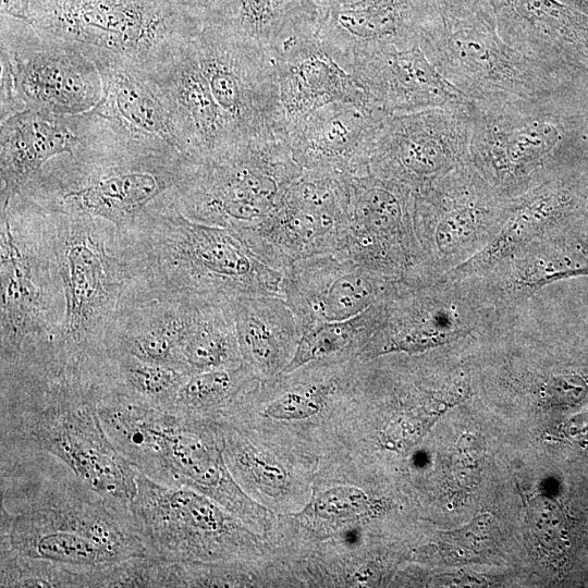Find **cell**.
Masks as SVG:
<instances>
[{"mask_svg": "<svg viewBox=\"0 0 588 588\" xmlns=\"http://www.w3.org/2000/svg\"><path fill=\"white\" fill-rule=\"evenodd\" d=\"M33 479L14 498L1 493V555L50 565L69 587H97L106 571L150 558L130 506L105 498L70 469Z\"/></svg>", "mask_w": 588, "mask_h": 588, "instance_id": "1", "label": "cell"}, {"mask_svg": "<svg viewBox=\"0 0 588 588\" xmlns=\"http://www.w3.org/2000/svg\"><path fill=\"white\" fill-rule=\"evenodd\" d=\"M134 273V298L229 303L282 297L283 272L232 230L183 216L170 194L121 232Z\"/></svg>", "mask_w": 588, "mask_h": 588, "instance_id": "2", "label": "cell"}, {"mask_svg": "<svg viewBox=\"0 0 588 588\" xmlns=\"http://www.w3.org/2000/svg\"><path fill=\"white\" fill-rule=\"evenodd\" d=\"M103 375L1 377V454H46L105 498L130 506L136 470L117 451L97 401Z\"/></svg>", "mask_w": 588, "mask_h": 588, "instance_id": "3", "label": "cell"}, {"mask_svg": "<svg viewBox=\"0 0 588 588\" xmlns=\"http://www.w3.org/2000/svg\"><path fill=\"white\" fill-rule=\"evenodd\" d=\"M90 114L82 145L50 160L17 195L48 210L102 219L126 232L180 184L191 158Z\"/></svg>", "mask_w": 588, "mask_h": 588, "instance_id": "4", "label": "cell"}, {"mask_svg": "<svg viewBox=\"0 0 588 588\" xmlns=\"http://www.w3.org/2000/svg\"><path fill=\"white\" fill-rule=\"evenodd\" d=\"M1 376L53 375L65 302L46 211L0 200Z\"/></svg>", "mask_w": 588, "mask_h": 588, "instance_id": "5", "label": "cell"}, {"mask_svg": "<svg viewBox=\"0 0 588 588\" xmlns=\"http://www.w3.org/2000/svg\"><path fill=\"white\" fill-rule=\"evenodd\" d=\"M42 209L65 302L58 372L79 369L108 355L106 339L118 310L132 297L134 273L122 234L113 224Z\"/></svg>", "mask_w": 588, "mask_h": 588, "instance_id": "6", "label": "cell"}, {"mask_svg": "<svg viewBox=\"0 0 588 588\" xmlns=\"http://www.w3.org/2000/svg\"><path fill=\"white\" fill-rule=\"evenodd\" d=\"M561 90L535 98L471 101L469 161L503 197L564 174L586 120Z\"/></svg>", "mask_w": 588, "mask_h": 588, "instance_id": "7", "label": "cell"}, {"mask_svg": "<svg viewBox=\"0 0 588 588\" xmlns=\"http://www.w3.org/2000/svg\"><path fill=\"white\" fill-rule=\"evenodd\" d=\"M302 172L287 139L244 140L191 159L170 201L191 220L246 238L270 217Z\"/></svg>", "mask_w": 588, "mask_h": 588, "instance_id": "8", "label": "cell"}, {"mask_svg": "<svg viewBox=\"0 0 588 588\" xmlns=\"http://www.w3.org/2000/svg\"><path fill=\"white\" fill-rule=\"evenodd\" d=\"M114 443L151 480L198 490L241 518H254L253 503L226 464L220 431L207 421L137 405L120 422Z\"/></svg>", "mask_w": 588, "mask_h": 588, "instance_id": "9", "label": "cell"}, {"mask_svg": "<svg viewBox=\"0 0 588 588\" xmlns=\"http://www.w3.org/2000/svg\"><path fill=\"white\" fill-rule=\"evenodd\" d=\"M510 321L469 279L397 281L382 299L380 323L358 358L487 342Z\"/></svg>", "mask_w": 588, "mask_h": 588, "instance_id": "10", "label": "cell"}, {"mask_svg": "<svg viewBox=\"0 0 588 588\" xmlns=\"http://www.w3.org/2000/svg\"><path fill=\"white\" fill-rule=\"evenodd\" d=\"M419 46L454 87L471 101L535 98L561 90L563 66L519 52L499 35L491 9L463 17L439 15Z\"/></svg>", "mask_w": 588, "mask_h": 588, "instance_id": "11", "label": "cell"}, {"mask_svg": "<svg viewBox=\"0 0 588 588\" xmlns=\"http://www.w3.org/2000/svg\"><path fill=\"white\" fill-rule=\"evenodd\" d=\"M26 23L93 58L143 69L199 30L166 0H29Z\"/></svg>", "mask_w": 588, "mask_h": 588, "instance_id": "12", "label": "cell"}, {"mask_svg": "<svg viewBox=\"0 0 588 588\" xmlns=\"http://www.w3.org/2000/svg\"><path fill=\"white\" fill-rule=\"evenodd\" d=\"M102 91L95 61L79 47L1 16V120L26 109L87 113Z\"/></svg>", "mask_w": 588, "mask_h": 588, "instance_id": "13", "label": "cell"}, {"mask_svg": "<svg viewBox=\"0 0 588 588\" xmlns=\"http://www.w3.org/2000/svg\"><path fill=\"white\" fill-rule=\"evenodd\" d=\"M192 44L209 91L236 139L289 140L270 51L235 23L204 27Z\"/></svg>", "mask_w": 588, "mask_h": 588, "instance_id": "14", "label": "cell"}, {"mask_svg": "<svg viewBox=\"0 0 588 588\" xmlns=\"http://www.w3.org/2000/svg\"><path fill=\"white\" fill-rule=\"evenodd\" d=\"M510 198L500 195L470 161L415 192L414 225L432 279L481 252L499 232Z\"/></svg>", "mask_w": 588, "mask_h": 588, "instance_id": "15", "label": "cell"}, {"mask_svg": "<svg viewBox=\"0 0 588 588\" xmlns=\"http://www.w3.org/2000/svg\"><path fill=\"white\" fill-rule=\"evenodd\" d=\"M135 479L130 511L151 559L197 563L234 558L245 550L240 525L210 497L161 485L137 470Z\"/></svg>", "mask_w": 588, "mask_h": 588, "instance_id": "16", "label": "cell"}, {"mask_svg": "<svg viewBox=\"0 0 588 588\" xmlns=\"http://www.w3.org/2000/svg\"><path fill=\"white\" fill-rule=\"evenodd\" d=\"M351 176L303 171L270 217L245 240L274 268L342 250L351 221Z\"/></svg>", "mask_w": 588, "mask_h": 588, "instance_id": "17", "label": "cell"}, {"mask_svg": "<svg viewBox=\"0 0 588 588\" xmlns=\"http://www.w3.org/2000/svg\"><path fill=\"white\" fill-rule=\"evenodd\" d=\"M350 188L351 221L344 249L389 280H433L415 232V192L372 173L351 176Z\"/></svg>", "mask_w": 588, "mask_h": 588, "instance_id": "18", "label": "cell"}, {"mask_svg": "<svg viewBox=\"0 0 588 588\" xmlns=\"http://www.w3.org/2000/svg\"><path fill=\"white\" fill-rule=\"evenodd\" d=\"M470 100L391 115L376 138L369 173L397 181L414 192L469 162Z\"/></svg>", "mask_w": 588, "mask_h": 588, "instance_id": "19", "label": "cell"}, {"mask_svg": "<svg viewBox=\"0 0 588 588\" xmlns=\"http://www.w3.org/2000/svg\"><path fill=\"white\" fill-rule=\"evenodd\" d=\"M320 17L321 11L311 9L293 19L268 47L278 72L287 136L314 111L331 102L376 106L363 84L320 40Z\"/></svg>", "mask_w": 588, "mask_h": 588, "instance_id": "20", "label": "cell"}, {"mask_svg": "<svg viewBox=\"0 0 588 588\" xmlns=\"http://www.w3.org/2000/svg\"><path fill=\"white\" fill-rule=\"evenodd\" d=\"M395 282L342 249L290 265L283 272L282 297L303 332L320 323L362 314L382 301Z\"/></svg>", "mask_w": 588, "mask_h": 588, "instance_id": "21", "label": "cell"}, {"mask_svg": "<svg viewBox=\"0 0 588 588\" xmlns=\"http://www.w3.org/2000/svg\"><path fill=\"white\" fill-rule=\"evenodd\" d=\"M588 220V219H587ZM579 218L517 248L483 273L467 278L505 318L541 290L588 277V228Z\"/></svg>", "mask_w": 588, "mask_h": 588, "instance_id": "22", "label": "cell"}, {"mask_svg": "<svg viewBox=\"0 0 588 588\" xmlns=\"http://www.w3.org/2000/svg\"><path fill=\"white\" fill-rule=\"evenodd\" d=\"M193 36L144 70L171 115L183 154L200 159L240 142L209 91Z\"/></svg>", "mask_w": 588, "mask_h": 588, "instance_id": "23", "label": "cell"}, {"mask_svg": "<svg viewBox=\"0 0 588 588\" xmlns=\"http://www.w3.org/2000/svg\"><path fill=\"white\" fill-rule=\"evenodd\" d=\"M371 101L389 115L461 106L469 99L446 81L420 46L377 47L353 52L343 63Z\"/></svg>", "mask_w": 588, "mask_h": 588, "instance_id": "24", "label": "cell"}, {"mask_svg": "<svg viewBox=\"0 0 588 588\" xmlns=\"http://www.w3.org/2000/svg\"><path fill=\"white\" fill-rule=\"evenodd\" d=\"M389 117L371 105H326L289 133L292 157L303 171L367 174L373 143Z\"/></svg>", "mask_w": 588, "mask_h": 588, "instance_id": "25", "label": "cell"}, {"mask_svg": "<svg viewBox=\"0 0 588 588\" xmlns=\"http://www.w3.org/2000/svg\"><path fill=\"white\" fill-rule=\"evenodd\" d=\"M439 15L432 0H355L321 9L318 34L343 66L358 50L419 45L425 29Z\"/></svg>", "mask_w": 588, "mask_h": 588, "instance_id": "26", "label": "cell"}, {"mask_svg": "<svg viewBox=\"0 0 588 588\" xmlns=\"http://www.w3.org/2000/svg\"><path fill=\"white\" fill-rule=\"evenodd\" d=\"M499 35L525 56L588 72V16L559 0H488Z\"/></svg>", "mask_w": 588, "mask_h": 588, "instance_id": "27", "label": "cell"}, {"mask_svg": "<svg viewBox=\"0 0 588 588\" xmlns=\"http://www.w3.org/2000/svg\"><path fill=\"white\" fill-rule=\"evenodd\" d=\"M587 201L586 185L567 173L510 198L505 220L491 242L444 277L461 280L483 273L517 248L583 216Z\"/></svg>", "mask_w": 588, "mask_h": 588, "instance_id": "28", "label": "cell"}, {"mask_svg": "<svg viewBox=\"0 0 588 588\" xmlns=\"http://www.w3.org/2000/svg\"><path fill=\"white\" fill-rule=\"evenodd\" d=\"M90 113L59 114L39 109L1 120L0 200L20 194L52 159L73 154L85 140Z\"/></svg>", "mask_w": 588, "mask_h": 588, "instance_id": "29", "label": "cell"}, {"mask_svg": "<svg viewBox=\"0 0 588 588\" xmlns=\"http://www.w3.org/2000/svg\"><path fill=\"white\" fill-rule=\"evenodd\" d=\"M93 60L99 70L103 91L91 112L132 136L183 154L171 115L146 71L122 60L100 57Z\"/></svg>", "mask_w": 588, "mask_h": 588, "instance_id": "30", "label": "cell"}, {"mask_svg": "<svg viewBox=\"0 0 588 588\" xmlns=\"http://www.w3.org/2000/svg\"><path fill=\"white\" fill-rule=\"evenodd\" d=\"M188 309L189 302L127 301L110 326L106 340L108 353H123L188 372L181 354Z\"/></svg>", "mask_w": 588, "mask_h": 588, "instance_id": "31", "label": "cell"}, {"mask_svg": "<svg viewBox=\"0 0 588 588\" xmlns=\"http://www.w3.org/2000/svg\"><path fill=\"white\" fill-rule=\"evenodd\" d=\"M243 362L260 378L279 376L302 335L283 297L245 295L229 302Z\"/></svg>", "mask_w": 588, "mask_h": 588, "instance_id": "32", "label": "cell"}, {"mask_svg": "<svg viewBox=\"0 0 588 588\" xmlns=\"http://www.w3.org/2000/svg\"><path fill=\"white\" fill-rule=\"evenodd\" d=\"M181 354L189 373L235 368L244 363L229 303L189 302Z\"/></svg>", "mask_w": 588, "mask_h": 588, "instance_id": "33", "label": "cell"}, {"mask_svg": "<svg viewBox=\"0 0 588 588\" xmlns=\"http://www.w3.org/2000/svg\"><path fill=\"white\" fill-rule=\"evenodd\" d=\"M259 379L245 363L189 373L167 412L207 421V417L228 414Z\"/></svg>", "mask_w": 588, "mask_h": 588, "instance_id": "34", "label": "cell"}, {"mask_svg": "<svg viewBox=\"0 0 588 588\" xmlns=\"http://www.w3.org/2000/svg\"><path fill=\"white\" fill-rule=\"evenodd\" d=\"M382 301L346 320L324 322L302 332L296 350L280 375L291 373L311 363L344 359L358 355L378 328Z\"/></svg>", "mask_w": 588, "mask_h": 588, "instance_id": "35", "label": "cell"}, {"mask_svg": "<svg viewBox=\"0 0 588 588\" xmlns=\"http://www.w3.org/2000/svg\"><path fill=\"white\" fill-rule=\"evenodd\" d=\"M114 391L151 407L167 411L188 372L163 364L140 360L123 353H109Z\"/></svg>", "mask_w": 588, "mask_h": 588, "instance_id": "36", "label": "cell"}, {"mask_svg": "<svg viewBox=\"0 0 588 588\" xmlns=\"http://www.w3.org/2000/svg\"><path fill=\"white\" fill-rule=\"evenodd\" d=\"M226 464L244 483L269 495H279L289 486V475L272 455L231 429H219Z\"/></svg>", "mask_w": 588, "mask_h": 588, "instance_id": "37", "label": "cell"}, {"mask_svg": "<svg viewBox=\"0 0 588 588\" xmlns=\"http://www.w3.org/2000/svg\"><path fill=\"white\" fill-rule=\"evenodd\" d=\"M307 0H238L235 25L266 48Z\"/></svg>", "mask_w": 588, "mask_h": 588, "instance_id": "38", "label": "cell"}, {"mask_svg": "<svg viewBox=\"0 0 588 588\" xmlns=\"http://www.w3.org/2000/svg\"><path fill=\"white\" fill-rule=\"evenodd\" d=\"M370 501L365 491L354 486L327 488L313 497L307 509L309 515L324 520H346L363 515Z\"/></svg>", "mask_w": 588, "mask_h": 588, "instance_id": "39", "label": "cell"}, {"mask_svg": "<svg viewBox=\"0 0 588 588\" xmlns=\"http://www.w3.org/2000/svg\"><path fill=\"white\" fill-rule=\"evenodd\" d=\"M528 525L539 553L552 558L561 552L563 528L559 513L549 500L539 495L529 501Z\"/></svg>", "mask_w": 588, "mask_h": 588, "instance_id": "40", "label": "cell"}, {"mask_svg": "<svg viewBox=\"0 0 588 588\" xmlns=\"http://www.w3.org/2000/svg\"><path fill=\"white\" fill-rule=\"evenodd\" d=\"M189 25L200 30L207 26L235 23L238 0H166Z\"/></svg>", "mask_w": 588, "mask_h": 588, "instance_id": "41", "label": "cell"}, {"mask_svg": "<svg viewBox=\"0 0 588 588\" xmlns=\"http://www.w3.org/2000/svg\"><path fill=\"white\" fill-rule=\"evenodd\" d=\"M432 2L439 14L444 17H463L491 9L488 0H432Z\"/></svg>", "mask_w": 588, "mask_h": 588, "instance_id": "42", "label": "cell"}, {"mask_svg": "<svg viewBox=\"0 0 588 588\" xmlns=\"http://www.w3.org/2000/svg\"><path fill=\"white\" fill-rule=\"evenodd\" d=\"M29 0H1V16L26 21Z\"/></svg>", "mask_w": 588, "mask_h": 588, "instance_id": "43", "label": "cell"}, {"mask_svg": "<svg viewBox=\"0 0 588 588\" xmlns=\"http://www.w3.org/2000/svg\"><path fill=\"white\" fill-rule=\"evenodd\" d=\"M310 1L321 9H328L334 5H339V4L355 1V0H310Z\"/></svg>", "mask_w": 588, "mask_h": 588, "instance_id": "44", "label": "cell"}, {"mask_svg": "<svg viewBox=\"0 0 588 588\" xmlns=\"http://www.w3.org/2000/svg\"><path fill=\"white\" fill-rule=\"evenodd\" d=\"M572 1L579 4H588V0H572Z\"/></svg>", "mask_w": 588, "mask_h": 588, "instance_id": "45", "label": "cell"}, {"mask_svg": "<svg viewBox=\"0 0 588 588\" xmlns=\"http://www.w3.org/2000/svg\"><path fill=\"white\" fill-rule=\"evenodd\" d=\"M584 216H586V218L588 219V201H587V205H586V209H585Z\"/></svg>", "mask_w": 588, "mask_h": 588, "instance_id": "46", "label": "cell"}, {"mask_svg": "<svg viewBox=\"0 0 588 588\" xmlns=\"http://www.w3.org/2000/svg\"><path fill=\"white\" fill-rule=\"evenodd\" d=\"M587 322H588V320H587Z\"/></svg>", "mask_w": 588, "mask_h": 588, "instance_id": "47", "label": "cell"}]
</instances>
